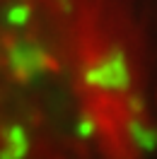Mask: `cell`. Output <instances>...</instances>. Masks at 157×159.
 Masks as SVG:
<instances>
[{
  "instance_id": "1",
  "label": "cell",
  "mask_w": 157,
  "mask_h": 159,
  "mask_svg": "<svg viewBox=\"0 0 157 159\" xmlns=\"http://www.w3.org/2000/svg\"><path fill=\"white\" fill-rule=\"evenodd\" d=\"M157 0H0V159H155Z\"/></svg>"
}]
</instances>
